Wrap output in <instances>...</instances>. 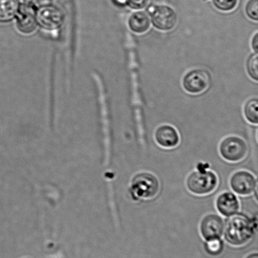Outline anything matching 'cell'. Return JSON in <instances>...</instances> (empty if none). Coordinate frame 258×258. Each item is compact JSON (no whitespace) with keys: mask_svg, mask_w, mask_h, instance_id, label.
<instances>
[{"mask_svg":"<svg viewBox=\"0 0 258 258\" xmlns=\"http://www.w3.org/2000/svg\"><path fill=\"white\" fill-rule=\"evenodd\" d=\"M247 258H258L257 254H252L251 255H249V256Z\"/></svg>","mask_w":258,"mask_h":258,"instance_id":"24","label":"cell"},{"mask_svg":"<svg viewBox=\"0 0 258 258\" xmlns=\"http://www.w3.org/2000/svg\"><path fill=\"white\" fill-rule=\"evenodd\" d=\"M19 9L18 0H0V22L9 21L17 15Z\"/></svg>","mask_w":258,"mask_h":258,"instance_id":"14","label":"cell"},{"mask_svg":"<svg viewBox=\"0 0 258 258\" xmlns=\"http://www.w3.org/2000/svg\"><path fill=\"white\" fill-rule=\"evenodd\" d=\"M131 189L133 194L139 199L153 198L159 190V181L151 173H139L132 181Z\"/></svg>","mask_w":258,"mask_h":258,"instance_id":"3","label":"cell"},{"mask_svg":"<svg viewBox=\"0 0 258 258\" xmlns=\"http://www.w3.org/2000/svg\"><path fill=\"white\" fill-rule=\"evenodd\" d=\"M247 72L250 77L255 81H258V56L257 53L251 55L247 59L246 63Z\"/></svg>","mask_w":258,"mask_h":258,"instance_id":"16","label":"cell"},{"mask_svg":"<svg viewBox=\"0 0 258 258\" xmlns=\"http://www.w3.org/2000/svg\"><path fill=\"white\" fill-rule=\"evenodd\" d=\"M19 2L21 3L22 4L25 5H30V3H31L33 0H18Z\"/></svg>","mask_w":258,"mask_h":258,"instance_id":"23","label":"cell"},{"mask_svg":"<svg viewBox=\"0 0 258 258\" xmlns=\"http://www.w3.org/2000/svg\"><path fill=\"white\" fill-rule=\"evenodd\" d=\"M245 117L249 123L257 125L258 123V100L252 98L247 100L244 106Z\"/></svg>","mask_w":258,"mask_h":258,"instance_id":"15","label":"cell"},{"mask_svg":"<svg viewBox=\"0 0 258 258\" xmlns=\"http://www.w3.org/2000/svg\"><path fill=\"white\" fill-rule=\"evenodd\" d=\"M128 26L132 31L137 34H143L151 26L150 19L145 12L138 11L133 13L128 19Z\"/></svg>","mask_w":258,"mask_h":258,"instance_id":"13","label":"cell"},{"mask_svg":"<svg viewBox=\"0 0 258 258\" xmlns=\"http://www.w3.org/2000/svg\"><path fill=\"white\" fill-rule=\"evenodd\" d=\"M37 22L45 29H55L60 27L64 16L60 10L52 6H45L38 10Z\"/></svg>","mask_w":258,"mask_h":258,"instance_id":"9","label":"cell"},{"mask_svg":"<svg viewBox=\"0 0 258 258\" xmlns=\"http://www.w3.org/2000/svg\"><path fill=\"white\" fill-rule=\"evenodd\" d=\"M247 16L250 19L257 21L258 20V0H249L247 3L245 9Z\"/></svg>","mask_w":258,"mask_h":258,"instance_id":"19","label":"cell"},{"mask_svg":"<svg viewBox=\"0 0 258 258\" xmlns=\"http://www.w3.org/2000/svg\"><path fill=\"white\" fill-rule=\"evenodd\" d=\"M224 225L223 219L218 215H207L202 219L200 226L202 236L206 241L221 238L224 234Z\"/></svg>","mask_w":258,"mask_h":258,"instance_id":"8","label":"cell"},{"mask_svg":"<svg viewBox=\"0 0 258 258\" xmlns=\"http://www.w3.org/2000/svg\"><path fill=\"white\" fill-rule=\"evenodd\" d=\"M216 207L222 216L230 217L238 213L239 201L236 194L231 192H224L217 197Z\"/></svg>","mask_w":258,"mask_h":258,"instance_id":"10","label":"cell"},{"mask_svg":"<svg viewBox=\"0 0 258 258\" xmlns=\"http://www.w3.org/2000/svg\"><path fill=\"white\" fill-rule=\"evenodd\" d=\"M186 184L191 193L206 195L216 189L218 184V178L214 172L199 169L189 174Z\"/></svg>","mask_w":258,"mask_h":258,"instance_id":"2","label":"cell"},{"mask_svg":"<svg viewBox=\"0 0 258 258\" xmlns=\"http://www.w3.org/2000/svg\"><path fill=\"white\" fill-rule=\"evenodd\" d=\"M36 14L31 7H23L17 19V26L20 31L25 34H30L37 27Z\"/></svg>","mask_w":258,"mask_h":258,"instance_id":"12","label":"cell"},{"mask_svg":"<svg viewBox=\"0 0 258 258\" xmlns=\"http://www.w3.org/2000/svg\"><path fill=\"white\" fill-rule=\"evenodd\" d=\"M149 0H128L127 4L131 9L141 10L148 5Z\"/></svg>","mask_w":258,"mask_h":258,"instance_id":"20","label":"cell"},{"mask_svg":"<svg viewBox=\"0 0 258 258\" xmlns=\"http://www.w3.org/2000/svg\"><path fill=\"white\" fill-rule=\"evenodd\" d=\"M151 22L157 29L168 31L173 29L178 22V16L173 9L166 5H158L149 10Z\"/></svg>","mask_w":258,"mask_h":258,"instance_id":"5","label":"cell"},{"mask_svg":"<svg viewBox=\"0 0 258 258\" xmlns=\"http://www.w3.org/2000/svg\"><path fill=\"white\" fill-rule=\"evenodd\" d=\"M238 0H213L215 7L222 12H230L236 7Z\"/></svg>","mask_w":258,"mask_h":258,"instance_id":"18","label":"cell"},{"mask_svg":"<svg viewBox=\"0 0 258 258\" xmlns=\"http://www.w3.org/2000/svg\"><path fill=\"white\" fill-rule=\"evenodd\" d=\"M219 151L225 160L230 163H237L246 158L248 146L243 139L238 136H231L221 141Z\"/></svg>","mask_w":258,"mask_h":258,"instance_id":"4","label":"cell"},{"mask_svg":"<svg viewBox=\"0 0 258 258\" xmlns=\"http://www.w3.org/2000/svg\"><path fill=\"white\" fill-rule=\"evenodd\" d=\"M256 229L253 220L244 214L230 217L224 225L225 239L233 246H241L253 237Z\"/></svg>","mask_w":258,"mask_h":258,"instance_id":"1","label":"cell"},{"mask_svg":"<svg viewBox=\"0 0 258 258\" xmlns=\"http://www.w3.org/2000/svg\"><path fill=\"white\" fill-rule=\"evenodd\" d=\"M230 185L236 194L249 195L257 189V180L254 175L246 171H239L232 174Z\"/></svg>","mask_w":258,"mask_h":258,"instance_id":"7","label":"cell"},{"mask_svg":"<svg viewBox=\"0 0 258 258\" xmlns=\"http://www.w3.org/2000/svg\"><path fill=\"white\" fill-rule=\"evenodd\" d=\"M157 143L161 147L173 148L178 145L179 135L175 128L170 125H162L157 128L155 133Z\"/></svg>","mask_w":258,"mask_h":258,"instance_id":"11","label":"cell"},{"mask_svg":"<svg viewBox=\"0 0 258 258\" xmlns=\"http://www.w3.org/2000/svg\"><path fill=\"white\" fill-rule=\"evenodd\" d=\"M114 1L118 5H123L127 4L128 0H114Z\"/></svg>","mask_w":258,"mask_h":258,"instance_id":"22","label":"cell"},{"mask_svg":"<svg viewBox=\"0 0 258 258\" xmlns=\"http://www.w3.org/2000/svg\"><path fill=\"white\" fill-rule=\"evenodd\" d=\"M211 82V75L206 70L196 69L186 73L183 79V86L187 92L199 94L206 91Z\"/></svg>","mask_w":258,"mask_h":258,"instance_id":"6","label":"cell"},{"mask_svg":"<svg viewBox=\"0 0 258 258\" xmlns=\"http://www.w3.org/2000/svg\"><path fill=\"white\" fill-rule=\"evenodd\" d=\"M224 244L221 238L206 241L205 247L207 252L211 255H218L223 250Z\"/></svg>","mask_w":258,"mask_h":258,"instance_id":"17","label":"cell"},{"mask_svg":"<svg viewBox=\"0 0 258 258\" xmlns=\"http://www.w3.org/2000/svg\"><path fill=\"white\" fill-rule=\"evenodd\" d=\"M251 45L252 49L254 50L255 53L258 52V33H256L253 37H252Z\"/></svg>","mask_w":258,"mask_h":258,"instance_id":"21","label":"cell"}]
</instances>
